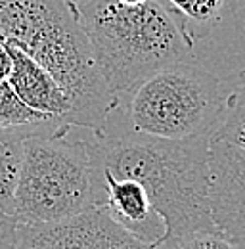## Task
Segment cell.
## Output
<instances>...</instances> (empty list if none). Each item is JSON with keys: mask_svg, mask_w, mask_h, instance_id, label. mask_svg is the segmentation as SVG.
<instances>
[{"mask_svg": "<svg viewBox=\"0 0 245 249\" xmlns=\"http://www.w3.org/2000/svg\"><path fill=\"white\" fill-rule=\"evenodd\" d=\"M102 169L146 188L167 238L218 232L211 217V136L167 140L124 130L94 132Z\"/></svg>", "mask_w": 245, "mask_h": 249, "instance_id": "obj_1", "label": "cell"}, {"mask_svg": "<svg viewBox=\"0 0 245 249\" xmlns=\"http://www.w3.org/2000/svg\"><path fill=\"white\" fill-rule=\"evenodd\" d=\"M0 36L25 50L73 100V124L100 132L117 106L100 71L75 4L69 0H0Z\"/></svg>", "mask_w": 245, "mask_h": 249, "instance_id": "obj_2", "label": "cell"}, {"mask_svg": "<svg viewBox=\"0 0 245 249\" xmlns=\"http://www.w3.org/2000/svg\"><path fill=\"white\" fill-rule=\"evenodd\" d=\"M105 196L94 132L71 123L25 138L16 188L18 224H60L98 211Z\"/></svg>", "mask_w": 245, "mask_h": 249, "instance_id": "obj_3", "label": "cell"}, {"mask_svg": "<svg viewBox=\"0 0 245 249\" xmlns=\"http://www.w3.org/2000/svg\"><path fill=\"white\" fill-rule=\"evenodd\" d=\"M75 12L115 100L155 71L192 58L193 44L165 0H85Z\"/></svg>", "mask_w": 245, "mask_h": 249, "instance_id": "obj_4", "label": "cell"}, {"mask_svg": "<svg viewBox=\"0 0 245 249\" xmlns=\"http://www.w3.org/2000/svg\"><path fill=\"white\" fill-rule=\"evenodd\" d=\"M224 104L218 77L190 58L155 71L121 96L102 130L167 140L213 136Z\"/></svg>", "mask_w": 245, "mask_h": 249, "instance_id": "obj_5", "label": "cell"}, {"mask_svg": "<svg viewBox=\"0 0 245 249\" xmlns=\"http://www.w3.org/2000/svg\"><path fill=\"white\" fill-rule=\"evenodd\" d=\"M16 249H153L104 211L60 224H18Z\"/></svg>", "mask_w": 245, "mask_h": 249, "instance_id": "obj_6", "label": "cell"}, {"mask_svg": "<svg viewBox=\"0 0 245 249\" xmlns=\"http://www.w3.org/2000/svg\"><path fill=\"white\" fill-rule=\"evenodd\" d=\"M211 217L224 238L245 248V150L211 138Z\"/></svg>", "mask_w": 245, "mask_h": 249, "instance_id": "obj_7", "label": "cell"}, {"mask_svg": "<svg viewBox=\"0 0 245 249\" xmlns=\"http://www.w3.org/2000/svg\"><path fill=\"white\" fill-rule=\"evenodd\" d=\"M105 196L100 211L150 248H159L167 238V224L153 209L146 188L132 178H119L102 169Z\"/></svg>", "mask_w": 245, "mask_h": 249, "instance_id": "obj_8", "label": "cell"}, {"mask_svg": "<svg viewBox=\"0 0 245 249\" xmlns=\"http://www.w3.org/2000/svg\"><path fill=\"white\" fill-rule=\"evenodd\" d=\"M12 73L8 83L31 109L61 123L73 124V100L69 92L35 58L10 44Z\"/></svg>", "mask_w": 245, "mask_h": 249, "instance_id": "obj_9", "label": "cell"}, {"mask_svg": "<svg viewBox=\"0 0 245 249\" xmlns=\"http://www.w3.org/2000/svg\"><path fill=\"white\" fill-rule=\"evenodd\" d=\"M54 124L50 123L42 126H4L0 124V211L4 215L14 218L16 207V188L19 182L23 152H25V138L42 132Z\"/></svg>", "mask_w": 245, "mask_h": 249, "instance_id": "obj_10", "label": "cell"}, {"mask_svg": "<svg viewBox=\"0 0 245 249\" xmlns=\"http://www.w3.org/2000/svg\"><path fill=\"white\" fill-rule=\"evenodd\" d=\"M176 16L184 35L195 46L220 21L226 0H165Z\"/></svg>", "mask_w": 245, "mask_h": 249, "instance_id": "obj_11", "label": "cell"}, {"mask_svg": "<svg viewBox=\"0 0 245 249\" xmlns=\"http://www.w3.org/2000/svg\"><path fill=\"white\" fill-rule=\"evenodd\" d=\"M211 138L230 142L245 150V69L240 73L234 90L226 96L222 119Z\"/></svg>", "mask_w": 245, "mask_h": 249, "instance_id": "obj_12", "label": "cell"}, {"mask_svg": "<svg viewBox=\"0 0 245 249\" xmlns=\"http://www.w3.org/2000/svg\"><path fill=\"white\" fill-rule=\"evenodd\" d=\"M50 123H61L54 121L35 109H31L29 106L18 96V92L12 89V85L0 83V124L4 126H42V124Z\"/></svg>", "mask_w": 245, "mask_h": 249, "instance_id": "obj_13", "label": "cell"}, {"mask_svg": "<svg viewBox=\"0 0 245 249\" xmlns=\"http://www.w3.org/2000/svg\"><path fill=\"white\" fill-rule=\"evenodd\" d=\"M155 249H245L218 232H205V234H192L184 238L165 240Z\"/></svg>", "mask_w": 245, "mask_h": 249, "instance_id": "obj_14", "label": "cell"}, {"mask_svg": "<svg viewBox=\"0 0 245 249\" xmlns=\"http://www.w3.org/2000/svg\"><path fill=\"white\" fill-rule=\"evenodd\" d=\"M18 222L0 211V249H16Z\"/></svg>", "mask_w": 245, "mask_h": 249, "instance_id": "obj_15", "label": "cell"}, {"mask_svg": "<svg viewBox=\"0 0 245 249\" xmlns=\"http://www.w3.org/2000/svg\"><path fill=\"white\" fill-rule=\"evenodd\" d=\"M12 73V52L10 44L0 40V83H6Z\"/></svg>", "mask_w": 245, "mask_h": 249, "instance_id": "obj_16", "label": "cell"}, {"mask_svg": "<svg viewBox=\"0 0 245 249\" xmlns=\"http://www.w3.org/2000/svg\"><path fill=\"white\" fill-rule=\"evenodd\" d=\"M122 4H130V6H134V4H142V2H148V0H119Z\"/></svg>", "mask_w": 245, "mask_h": 249, "instance_id": "obj_17", "label": "cell"}, {"mask_svg": "<svg viewBox=\"0 0 245 249\" xmlns=\"http://www.w3.org/2000/svg\"><path fill=\"white\" fill-rule=\"evenodd\" d=\"M69 2H75L77 4V2H85V0H69Z\"/></svg>", "mask_w": 245, "mask_h": 249, "instance_id": "obj_18", "label": "cell"}]
</instances>
